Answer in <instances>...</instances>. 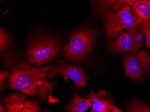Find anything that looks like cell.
Segmentation results:
<instances>
[{"label":"cell","mask_w":150,"mask_h":112,"mask_svg":"<svg viewBox=\"0 0 150 112\" xmlns=\"http://www.w3.org/2000/svg\"><path fill=\"white\" fill-rule=\"evenodd\" d=\"M57 75H61L67 80L71 79L77 89H83L86 87L88 77L84 66L81 64H75L67 61L62 57L57 59L52 70L47 75L50 80Z\"/></svg>","instance_id":"4"},{"label":"cell","mask_w":150,"mask_h":112,"mask_svg":"<svg viewBox=\"0 0 150 112\" xmlns=\"http://www.w3.org/2000/svg\"><path fill=\"white\" fill-rule=\"evenodd\" d=\"M103 31L89 23H83L74 28L63 51V58L75 64L86 63L96 49Z\"/></svg>","instance_id":"3"},{"label":"cell","mask_w":150,"mask_h":112,"mask_svg":"<svg viewBox=\"0 0 150 112\" xmlns=\"http://www.w3.org/2000/svg\"><path fill=\"white\" fill-rule=\"evenodd\" d=\"M14 49V42L11 34L2 26L0 27V54Z\"/></svg>","instance_id":"13"},{"label":"cell","mask_w":150,"mask_h":112,"mask_svg":"<svg viewBox=\"0 0 150 112\" xmlns=\"http://www.w3.org/2000/svg\"><path fill=\"white\" fill-rule=\"evenodd\" d=\"M0 112H4V108H3V105L2 102L1 101L0 103Z\"/></svg>","instance_id":"19"},{"label":"cell","mask_w":150,"mask_h":112,"mask_svg":"<svg viewBox=\"0 0 150 112\" xmlns=\"http://www.w3.org/2000/svg\"><path fill=\"white\" fill-rule=\"evenodd\" d=\"M10 70H1L0 72V90L3 92L6 89L7 85H9L8 82V75Z\"/></svg>","instance_id":"17"},{"label":"cell","mask_w":150,"mask_h":112,"mask_svg":"<svg viewBox=\"0 0 150 112\" xmlns=\"http://www.w3.org/2000/svg\"></svg>","instance_id":"21"},{"label":"cell","mask_w":150,"mask_h":112,"mask_svg":"<svg viewBox=\"0 0 150 112\" xmlns=\"http://www.w3.org/2000/svg\"><path fill=\"white\" fill-rule=\"evenodd\" d=\"M104 25L105 37L107 40L115 38L125 30L134 32L140 26L133 16L130 7L127 4L123 5L115 13Z\"/></svg>","instance_id":"5"},{"label":"cell","mask_w":150,"mask_h":112,"mask_svg":"<svg viewBox=\"0 0 150 112\" xmlns=\"http://www.w3.org/2000/svg\"><path fill=\"white\" fill-rule=\"evenodd\" d=\"M127 1L128 0L90 1L91 14L98 21L105 24L115 13L123 5L127 4Z\"/></svg>","instance_id":"8"},{"label":"cell","mask_w":150,"mask_h":112,"mask_svg":"<svg viewBox=\"0 0 150 112\" xmlns=\"http://www.w3.org/2000/svg\"><path fill=\"white\" fill-rule=\"evenodd\" d=\"M67 42L60 30L38 23L23 38V59L32 65H45L62 57Z\"/></svg>","instance_id":"2"},{"label":"cell","mask_w":150,"mask_h":112,"mask_svg":"<svg viewBox=\"0 0 150 112\" xmlns=\"http://www.w3.org/2000/svg\"><path fill=\"white\" fill-rule=\"evenodd\" d=\"M87 98L92 103V108L90 112H123L115 106L112 96L104 89H100L96 93L90 91Z\"/></svg>","instance_id":"9"},{"label":"cell","mask_w":150,"mask_h":112,"mask_svg":"<svg viewBox=\"0 0 150 112\" xmlns=\"http://www.w3.org/2000/svg\"><path fill=\"white\" fill-rule=\"evenodd\" d=\"M126 112H150V106L139 99L133 98L127 104Z\"/></svg>","instance_id":"14"},{"label":"cell","mask_w":150,"mask_h":112,"mask_svg":"<svg viewBox=\"0 0 150 112\" xmlns=\"http://www.w3.org/2000/svg\"><path fill=\"white\" fill-rule=\"evenodd\" d=\"M1 61L3 68L10 70L8 82L11 88L38 98L43 103L57 101L53 96L57 81L55 79L49 80L47 79V74L54 65H32L23 60L22 53L14 49L1 54Z\"/></svg>","instance_id":"1"},{"label":"cell","mask_w":150,"mask_h":112,"mask_svg":"<svg viewBox=\"0 0 150 112\" xmlns=\"http://www.w3.org/2000/svg\"><path fill=\"white\" fill-rule=\"evenodd\" d=\"M125 75L132 80L139 81L144 76V71L142 68L136 54L127 53L121 58Z\"/></svg>","instance_id":"10"},{"label":"cell","mask_w":150,"mask_h":112,"mask_svg":"<svg viewBox=\"0 0 150 112\" xmlns=\"http://www.w3.org/2000/svg\"><path fill=\"white\" fill-rule=\"evenodd\" d=\"M127 5L140 26L150 23V0H128Z\"/></svg>","instance_id":"11"},{"label":"cell","mask_w":150,"mask_h":112,"mask_svg":"<svg viewBox=\"0 0 150 112\" xmlns=\"http://www.w3.org/2000/svg\"><path fill=\"white\" fill-rule=\"evenodd\" d=\"M140 64L144 71L150 70V55L146 50H142L136 53Z\"/></svg>","instance_id":"15"},{"label":"cell","mask_w":150,"mask_h":112,"mask_svg":"<svg viewBox=\"0 0 150 112\" xmlns=\"http://www.w3.org/2000/svg\"></svg>","instance_id":"22"},{"label":"cell","mask_w":150,"mask_h":112,"mask_svg":"<svg viewBox=\"0 0 150 112\" xmlns=\"http://www.w3.org/2000/svg\"><path fill=\"white\" fill-rule=\"evenodd\" d=\"M144 37V41L147 49L150 52V23L140 25Z\"/></svg>","instance_id":"18"},{"label":"cell","mask_w":150,"mask_h":112,"mask_svg":"<svg viewBox=\"0 0 150 112\" xmlns=\"http://www.w3.org/2000/svg\"><path fill=\"white\" fill-rule=\"evenodd\" d=\"M92 106V103L90 99L80 96L79 92L74 89L71 99L64 108L67 112H86Z\"/></svg>","instance_id":"12"},{"label":"cell","mask_w":150,"mask_h":112,"mask_svg":"<svg viewBox=\"0 0 150 112\" xmlns=\"http://www.w3.org/2000/svg\"></svg>","instance_id":"20"},{"label":"cell","mask_w":150,"mask_h":112,"mask_svg":"<svg viewBox=\"0 0 150 112\" xmlns=\"http://www.w3.org/2000/svg\"><path fill=\"white\" fill-rule=\"evenodd\" d=\"M1 102L4 112H43L38 99L30 100L28 96L20 92L5 95Z\"/></svg>","instance_id":"6"},{"label":"cell","mask_w":150,"mask_h":112,"mask_svg":"<svg viewBox=\"0 0 150 112\" xmlns=\"http://www.w3.org/2000/svg\"><path fill=\"white\" fill-rule=\"evenodd\" d=\"M134 41V44L135 49L136 52L141 51L143 48L144 44V33L140 26H139L133 32Z\"/></svg>","instance_id":"16"},{"label":"cell","mask_w":150,"mask_h":112,"mask_svg":"<svg viewBox=\"0 0 150 112\" xmlns=\"http://www.w3.org/2000/svg\"><path fill=\"white\" fill-rule=\"evenodd\" d=\"M105 54L120 56L127 53L136 54L133 32L125 30L115 38L108 39L104 44Z\"/></svg>","instance_id":"7"}]
</instances>
